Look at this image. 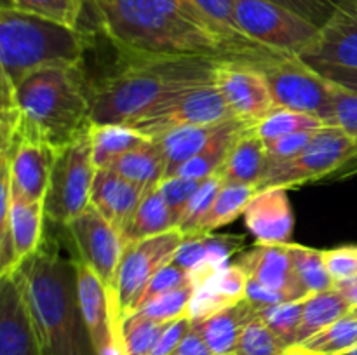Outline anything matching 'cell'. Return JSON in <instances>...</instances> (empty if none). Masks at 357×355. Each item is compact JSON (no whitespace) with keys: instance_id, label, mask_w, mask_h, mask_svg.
<instances>
[{"instance_id":"1","label":"cell","mask_w":357,"mask_h":355,"mask_svg":"<svg viewBox=\"0 0 357 355\" xmlns=\"http://www.w3.org/2000/svg\"><path fill=\"white\" fill-rule=\"evenodd\" d=\"M94 13L117 52L208 56L255 63L284 56L244 44L192 0H112Z\"/></svg>"},{"instance_id":"2","label":"cell","mask_w":357,"mask_h":355,"mask_svg":"<svg viewBox=\"0 0 357 355\" xmlns=\"http://www.w3.org/2000/svg\"><path fill=\"white\" fill-rule=\"evenodd\" d=\"M110 75L89 89L93 124L129 125L176 94L215 82L223 61L208 56L117 52Z\"/></svg>"},{"instance_id":"3","label":"cell","mask_w":357,"mask_h":355,"mask_svg":"<svg viewBox=\"0 0 357 355\" xmlns=\"http://www.w3.org/2000/svg\"><path fill=\"white\" fill-rule=\"evenodd\" d=\"M16 274L40 355H98L80 305L75 258L42 242Z\"/></svg>"},{"instance_id":"4","label":"cell","mask_w":357,"mask_h":355,"mask_svg":"<svg viewBox=\"0 0 357 355\" xmlns=\"http://www.w3.org/2000/svg\"><path fill=\"white\" fill-rule=\"evenodd\" d=\"M91 35L38 14L0 7V86L16 89L47 68H79Z\"/></svg>"},{"instance_id":"5","label":"cell","mask_w":357,"mask_h":355,"mask_svg":"<svg viewBox=\"0 0 357 355\" xmlns=\"http://www.w3.org/2000/svg\"><path fill=\"white\" fill-rule=\"evenodd\" d=\"M23 118L56 150L70 145L93 127L89 90L79 68H47L24 79L14 89Z\"/></svg>"},{"instance_id":"6","label":"cell","mask_w":357,"mask_h":355,"mask_svg":"<svg viewBox=\"0 0 357 355\" xmlns=\"http://www.w3.org/2000/svg\"><path fill=\"white\" fill-rule=\"evenodd\" d=\"M357 153V139L338 125L319 129L310 145L289 160H268L257 190L291 188L331 178Z\"/></svg>"},{"instance_id":"7","label":"cell","mask_w":357,"mask_h":355,"mask_svg":"<svg viewBox=\"0 0 357 355\" xmlns=\"http://www.w3.org/2000/svg\"><path fill=\"white\" fill-rule=\"evenodd\" d=\"M278 108L321 118L333 125L335 84L324 79L300 56H278L257 61Z\"/></svg>"},{"instance_id":"8","label":"cell","mask_w":357,"mask_h":355,"mask_svg":"<svg viewBox=\"0 0 357 355\" xmlns=\"http://www.w3.org/2000/svg\"><path fill=\"white\" fill-rule=\"evenodd\" d=\"M96 166L91 131L58 150L44 197L45 218L66 226L91 205Z\"/></svg>"},{"instance_id":"9","label":"cell","mask_w":357,"mask_h":355,"mask_svg":"<svg viewBox=\"0 0 357 355\" xmlns=\"http://www.w3.org/2000/svg\"><path fill=\"white\" fill-rule=\"evenodd\" d=\"M234 10L246 37L279 54L302 56L321 33L312 21L271 0H234Z\"/></svg>"},{"instance_id":"10","label":"cell","mask_w":357,"mask_h":355,"mask_svg":"<svg viewBox=\"0 0 357 355\" xmlns=\"http://www.w3.org/2000/svg\"><path fill=\"white\" fill-rule=\"evenodd\" d=\"M183 239L185 233L174 228L160 235L126 244L112 289V301L121 322L138 310L139 298L149 282L160 268L173 261Z\"/></svg>"},{"instance_id":"11","label":"cell","mask_w":357,"mask_h":355,"mask_svg":"<svg viewBox=\"0 0 357 355\" xmlns=\"http://www.w3.org/2000/svg\"><path fill=\"white\" fill-rule=\"evenodd\" d=\"M232 118L236 117L230 111L225 97L220 93L216 82H211L185 90L157 104L149 113L132 120L129 127L153 139L178 127L220 124Z\"/></svg>"},{"instance_id":"12","label":"cell","mask_w":357,"mask_h":355,"mask_svg":"<svg viewBox=\"0 0 357 355\" xmlns=\"http://www.w3.org/2000/svg\"><path fill=\"white\" fill-rule=\"evenodd\" d=\"M58 150L23 118L9 141L0 143V159L9 164L14 197L44 202Z\"/></svg>"},{"instance_id":"13","label":"cell","mask_w":357,"mask_h":355,"mask_svg":"<svg viewBox=\"0 0 357 355\" xmlns=\"http://www.w3.org/2000/svg\"><path fill=\"white\" fill-rule=\"evenodd\" d=\"M215 82L237 120L253 127L278 110L264 72L248 59H223Z\"/></svg>"},{"instance_id":"14","label":"cell","mask_w":357,"mask_h":355,"mask_svg":"<svg viewBox=\"0 0 357 355\" xmlns=\"http://www.w3.org/2000/svg\"><path fill=\"white\" fill-rule=\"evenodd\" d=\"M65 228L73 242L75 258L84 261L98 275L112 296L115 271L124 251L121 232L105 219L94 205H89Z\"/></svg>"},{"instance_id":"15","label":"cell","mask_w":357,"mask_h":355,"mask_svg":"<svg viewBox=\"0 0 357 355\" xmlns=\"http://www.w3.org/2000/svg\"><path fill=\"white\" fill-rule=\"evenodd\" d=\"M75 267L80 305L98 355H124L122 322L112 301L110 292L98 278V275L79 258H75Z\"/></svg>"},{"instance_id":"16","label":"cell","mask_w":357,"mask_h":355,"mask_svg":"<svg viewBox=\"0 0 357 355\" xmlns=\"http://www.w3.org/2000/svg\"><path fill=\"white\" fill-rule=\"evenodd\" d=\"M44 202L14 197L9 219L0 228V278L16 274L17 268L40 249L44 242Z\"/></svg>"},{"instance_id":"17","label":"cell","mask_w":357,"mask_h":355,"mask_svg":"<svg viewBox=\"0 0 357 355\" xmlns=\"http://www.w3.org/2000/svg\"><path fill=\"white\" fill-rule=\"evenodd\" d=\"M300 58L309 65L357 68V0H338L317 40Z\"/></svg>"},{"instance_id":"18","label":"cell","mask_w":357,"mask_h":355,"mask_svg":"<svg viewBox=\"0 0 357 355\" xmlns=\"http://www.w3.org/2000/svg\"><path fill=\"white\" fill-rule=\"evenodd\" d=\"M244 225L257 244H289L295 226L288 188L271 187L257 190L244 211Z\"/></svg>"},{"instance_id":"19","label":"cell","mask_w":357,"mask_h":355,"mask_svg":"<svg viewBox=\"0 0 357 355\" xmlns=\"http://www.w3.org/2000/svg\"><path fill=\"white\" fill-rule=\"evenodd\" d=\"M0 355H40L17 274L0 278Z\"/></svg>"},{"instance_id":"20","label":"cell","mask_w":357,"mask_h":355,"mask_svg":"<svg viewBox=\"0 0 357 355\" xmlns=\"http://www.w3.org/2000/svg\"><path fill=\"white\" fill-rule=\"evenodd\" d=\"M236 265L246 271L248 278L260 282L265 287L288 292L295 301L309 298L296 278L289 244H257L253 249L241 256Z\"/></svg>"},{"instance_id":"21","label":"cell","mask_w":357,"mask_h":355,"mask_svg":"<svg viewBox=\"0 0 357 355\" xmlns=\"http://www.w3.org/2000/svg\"><path fill=\"white\" fill-rule=\"evenodd\" d=\"M145 194L146 191L132 181L126 180L108 167H101L96 169L94 176L91 205H94L101 216L122 233L142 204Z\"/></svg>"},{"instance_id":"22","label":"cell","mask_w":357,"mask_h":355,"mask_svg":"<svg viewBox=\"0 0 357 355\" xmlns=\"http://www.w3.org/2000/svg\"><path fill=\"white\" fill-rule=\"evenodd\" d=\"M258 317V308L250 301L230 305L220 310L215 315L208 317L199 322H192V327L204 338L208 347L215 355H234L241 334Z\"/></svg>"},{"instance_id":"23","label":"cell","mask_w":357,"mask_h":355,"mask_svg":"<svg viewBox=\"0 0 357 355\" xmlns=\"http://www.w3.org/2000/svg\"><path fill=\"white\" fill-rule=\"evenodd\" d=\"M267 164L268 155L265 143L255 134L253 127H248L236 139L220 171H222L225 183L251 184V187L258 188L265 169H267Z\"/></svg>"},{"instance_id":"24","label":"cell","mask_w":357,"mask_h":355,"mask_svg":"<svg viewBox=\"0 0 357 355\" xmlns=\"http://www.w3.org/2000/svg\"><path fill=\"white\" fill-rule=\"evenodd\" d=\"M229 122V120H227ZM225 122L204 125H187L153 138L166 160V178H171L185 162L201 153L215 139Z\"/></svg>"},{"instance_id":"25","label":"cell","mask_w":357,"mask_h":355,"mask_svg":"<svg viewBox=\"0 0 357 355\" xmlns=\"http://www.w3.org/2000/svg\"><path fill=\"white\" fill-rule=\"evenodd\" d=\"M108 169L115 171L122 178L132 181L145 191H149L159 187L160 181L166 178L167 167L159 145H157L155 139H152L146 145L117 157L108 166Z\"/></svg>"},{"instance_id":"26","label":"cell","mask_w":357,"mask_h":355,"mask_svg":"<svg viewBox=\"0 0 357 355\" xmlns=\"http://www.w3.org/2000/svg\"><path fill=\"white\" fill-rule=\"evenodd\" d=\"M178 228L173 211L169 209L167 202L164 200L159 187L152 188L145 194L142 204L138 205L132 218L129 219L128 226L121 233L124 246L135 240L149 239V237L160 235L169 230Z\"/></svg>"},{"instance_id":"27","label":"cell","mask_w":357,"mask_h":355,"mask_svg":"<svg viewBox=\"0 0 357 355\" xmlns=\"http://www.w3.org/2000/svg\"><path fill=\"white\" fill-rule=\"evenodd\" d=\"M91 141H93L94 166H96V169H101V167L110 166L117 157L150 143L152 138L142 134L129 125L93 124Z\"/></svg>"},{"instance_id":"28","label":"cell","mask_w":357,"mask_h":355,"mask_svg":"<svg viewBox=\"0 0 357 355\" xmlns=\"http://www.w3.org/2000/svg\"><path fill=\"white\" fill-rule=\"evenodd\" d=\"M351 312V303L335 287L323 292H316V294H310L305 299V305H303L302 326H300L296 345L303 343L310 336H314L316 333L323 331L324 327L331 326L333 322L340 320L342 317L349 315Z\"/></svg>"},{"instance_id":"29","label":"cell","mask_w":357,"mask_h":355,"mask_svg":"<svg viewBox=\"0 0 357 355\" xmlns=\"http://www.w3.org/2000/svg\"><path fill=\"white\" fill-rule=\"evenodd\" d=\"M255 194H257V187H251V184H223L195 233H211L220 226L232 223L234 219H237V216L244 214Z\"/></svg>"},{"instance_id":"30","label":"cell","mask_w":357,"mask_h":355,"mask_svg":"<svg viewBox=\"0 0 357 355\" xmlns=\"http://www.w3.org/2000/svg\"><path fill=\"white\" fill-rule=\"evenodd\" d=\"M289 251H291L296 278L305 289L307 294L310 296L335 287V281L328 271L326 261H324V251L298 246V244H289Z\"/></svg>"},{"instance_id":"31","label":"cell","mask_w":357,"mask_h":355,"mask_svg":"<svg viewBox=\"0 0 357 355\" xmlns=\"http://www.w3.org/2000/svg\"><path fill=\"white\" fill-rule=\"evenodd\" d=\"M296 347L316 355L345 354L357 347V317L349 313Z\"/></svg>"},{"instance_id":"32","label":"cell","mask_w":357,"mask_h":355,"mask_svg":"<svg viewBox=\"0 0 357 355\" xmlns=\"http://www.w3.org/2000/svg\"><path fill=\"white\" fill-rule=\"evenodd\" d=\"M326 125V122H323L317 117H312V115L278 108L268 117H265L264 120L253 125V131L261 141L268 143L282 138V136L295 134V132L317 131V129H323Z\"/></svg>"},{"instance_id":"33","label":"cell","mask_w":357,"mask_h":355,"mask_svg":"<svg viewBox=\"0 0 357 355\" xmlns=\"http://www.w3.org/2000/svg\"><path fill=\"white\" fill-rule=\"evenodd\" d=\"M305 299L260 306L258 308V317L267 324L268 329L288 348L295 347L296 341H298V331L300 326H302Z\"/></svg>"},{"instance_id":"34","label":"cell","mask_w":357,"mask_h":355,"mask_svg":"<svg viewBox=\"0 0 357 355\" xmlns=\"http://www.w3.org/2000/svg\"><path fill=\"white\" fill-rule=\"evenodd\" d=\"M166 324L132 313L122 322V350L124 355H152L157 340Z\"/></svg>"},{"instance_id":"35","label":"cell","mask_w":357,"mask_h":355,"mask_svg":"<svg viewBox=\"0 0 357 355\" xmlns=\"http://www.w3.org/2000/svg\"><path fill=\"white\" fill-rule=\"evenodd\" d=\"M86 0H2L0 7L38 14L47 19L58 21L66 26L79 28Z\"/></svg>"},{"instance_id":"36","label":"cell","mask_w":357,"mask_h":355,"mask_svg":"<svg viewBox=\"0 0 357 355\" xmlns=\"http://www.w3.org/2000/svg\"><path fill=\"white\" fill-rule=\"evenodd\" d=\"M288 350L289 348L268 329L267 324L257 317L241 334L234 355H286Z\"/></svg>"},{"instance_id":"37","label":"cell","mask_w":357,"mask_h":355,"mask_svg":"<svg viewBox=\"0 0 357 355\" xmlns=\"http://www.w3.org/2000/svg\"><path fill=\"white\" fill-rule=\"evenodd\" d=\"M223 184H225V180H223L222 171L204 178V181H202V184L199 187V190L195 191V195L192 197L190 204H188L187 211H185L183 214V219H181L180 223V230L185 235L197 232L199 225H201L204 216L209 212V209H211L213 202H215L216 195L222 190Z\"/></svg>"},{"instance_id":"38","label":"cell","mask_w":357,"mask_h":355,"mask_svg":"<svg viewBox=\"0 0 357 355\" xmlns=\"http://www.w3.org/2000/svg\"><path fill=\"white\" fill-rule=\"evenodd\" d=\"M192 294H194V285L187 284L183 287H178L174 291L152 299L136 313L146 317V319L157 320V322H171V320H176L180 317H187Z\"/></svg>"},{"instance_id":"39","label":"cell","mask_w":357,"mask_h":355,"mask_svg":"<svg viewBox=\"0 0 357 355\" xmlns=\"http://www.w3.org/2000/svg\"><path fill=\"white\" fill-rule=\"evenodd\" d=\"M333 125H338L349 134L357 139V94L335 84V97H333ZM357 173V153L354 159L349 160L335 178H347Z\"/></svg>"},{"instance_id":"40","label":"cell","mask_w":357,"mask_h":355,"mask_svg":"<svg viewBox=\"0 0 357 355\" xmlns=\"http://www.w3.org/2000/svg\"><path fill=\"white\" fill-rule=\"evenodd\" d=\"M202 181L204 180H188V178L171 176L164 178L159 183L160 194H162L164 200L167 202L169 209L173 211L174 219L178 223V228H180V223L183 219V214L187 211L188 204H190L192 197L199 190Z\"/></svg>"},{"instance_id":"41","label":"cell","mask_w":357,"mask_h":355,"mask_svg":"<svg viewBox=\"0 0 357 355\" xmlns=\"http://www.w3.org/2000/svg\"><path fill=\"white\" fill-rule=\"evenodd\" d=\"M204 284L211 285L230 305H236V303L246 299L248 275L239 265H227L222 270L216 271L209 281H206Z\"/></svg>"},{"instance_id":"42","label":"cell","mask_w":357,"mask_h":355,"mask_svg":"<svg viewBox=\"0 0 357 355\" xmlns=\"http://www.w3.org/2000/svg\"><path fill=\"white\" fill-rule=\"evenodd\" d=\"M187 284H192L187 271L171 261V263H167L166 267L160 268V270L153 275L152 281L149 282L146 289L143 291L142 298H139L138 310L142 308V306H145L146 303L152 301V299L159 298V296L166 294V292L174 291V289L178 287H183V285ZM138 310H136V312H138Z\"/></svg>"},{"instance_id":"43","label":"cell","mask_w":357,"mask_h":355,"mask_svg":"<svg viewBox=\"0 0 357 355\" xmlns=\"http://www.w3.org/2000/svg\"><path fill=\"white\" fill-rule=\"evenodd\" d=\"M206 16L211 17L218 26H222L223 30L229 31L230 35H234L236 38L243 40L244 44L257 45V47H264L258 42L251 40L250 37L243 33V30L239 28L236 19V10H234V0H192ZM272 51V49H271Z\"/></svg>"},{"instance_id":"44","label":"cell","mask_w":357,"mask_h":355,"mask_svg":"<svg viewBox=\"0 0 357 355\" xmlns=\"http://www.w3.org/2000/svg\"><path fill=\"white\" fill-rule=\"evenodd\" d=\"M271 2L288 7V9L295 10L296 14L323 28L333 16L338 0H271Z\"/></svg>"},{"instance_id":"45","label":"cell","mask_w":357,"mask_h":355,"mask_svg":"<svg viewBox=\"0 0 357 355\" xmlns=\"http://www.w3.org/2000/svg\"><path fill=\"white\" fill-rule=\"evenodd\" d=\"M317 131L295 132V134L282 136V138L274 139V141L265 143L268 160H289L293 157L300 155L310 145Z\"/></svg>"},{"instance_id":"46","label":"cell","mask_w":357,"mask_h":355,"mask_svg":"<svg viewBox=\"0 0 357 355\" xmlns=\"http://www.w3.org/2000/svg\"><path fill=\"white\" fill-rule=\"evenodd\" d=\"M324 261L335 284L357 277V247L354 246L324 251Z\"/></svg>"},{"instance_id":"47","label":"cell","mask_w":357,"mask_h":355,"mask_svg":"<svg viewBox=\"0 0 357 355\" xmlns=\"http://www.w3.org/2000/svg\"><path fill=\"white\" fill-rule=\"evenodd\" d=\"M192 320L188 317H180L176 320H171L169 324H166L164 331L160 333L159 340H157L155 348H153L152 355H171L174 348L180 345V341L183 340L185 334L190 331Z\"/></svg>"},{"instance_id":"48","label":"cell","mask_w":357,"mask_h":355,"mask_svg":"<svg viewBox=\"0 0 357 355\" xmlns=\"http://www.w3.org/2000/svg\"><path fill=\"white\" fill-rule=\"evenodd\" d=\"M246 299H250L257 308H260V306H268V305H279V303L295 301V299L291 298V294H288V292L265 287L264 284L253 281V278H248Z\"/></svg>"},{"instance_id":"49","label":"cell","mask_w":357,"mask_h":355,"mask_svg":"<svg viewBox=\"0 0 357 355\" xmlns=\"http://www.w3.org/2000/svg\"><path fill=\"white\" fill-rule=\"evenodd\" d=\"M330 82L337 84V86L344 87V89L351 90L357 94V68H347V66H337V65H310Z\"/></svg>"},{"instance_id":"50","label":"cell","mask_w":357,"mask_h":355,"mask_svg":"<svg viewBox=\"0 0 357 355\" xmlns=\"http://www.w3.org/2000/svg\"><path fill=\"white\" fill-rule=\"evenodd\" d=\"M171 355H215V354H213L211 348L208 347L204 338H202L194 327H190V331L185 334V338L180 341V345L174 348Z\"/></svg>"},{"instance_id":"51","label":"cell","mask_w":357,"mask_h":355,"mask_svg":"<svg viewBox=\"0 0 357 355\" xmlns=\"http://www.w3.org/2000/svg\"><path fill=\"white\" fill-rule=\"evenodd\" d=\"M335 289H337V291L340 292V294L344 296L349 303H351L352 308H356L357 306V277H352V278H349V281H344V282H337V284H335Z\"/></svg>"},{"instance_id":"52","label":"cell","mask_w":357,"mask_h":355,"mask_svg":"<svg viewBox=\"0 0 357 355\" xmlns=\"http://www.w3.org/2000/svg\"><path fill=\"white\" fill-rule=\"evenodd\" d=\"M87 2H89V6L93 7L94 10H96V9H100V7H103V6H107V3H110L112 0H87Z\"/></svg>"},{"instance_id":"53","label":"cell","mask_w":357,"mask_h":355,"mask_svg":"<svg viewBox=\"0 0 357 355\" xmlns=\"http://www.w3.org/2000/svg\"><path fill=\"white\" fill-rule=\"evenodd\" d=\"M286 355H316V354H310V352L302 350V348H298V347H291Z\"/></svg>"},{"instance_id":"54","label":"cell","mask_w":357,"mask_h":355,"mask_svg":"<svg viewBox=\"0 0 357 355\" xmlns=\"http://www.w3.org/2000/svg\"><path fill=\"white\" fill-rule=\"evenodd\" d=\"M342 355H357V347H356V348H352V350L345 352V354H342Z\"/></svg>"},{"instance_id":"55","label":"cell","mask_w":357,"mask_h":355,"mask_svg":"<svg viewBox=\"0 0 357 355\" xmlns=\"http://www.w3.org/2000/svg\"><path fill=\"white\" fill-rule=\"evenodd\" d=\"M352 315H354V317H357V306H356V308H352Z\"/></svg>"},{"instance_id":"56","label":"cell","mask_w":357,"mask_h":355,"mask_svg":"<svg viewBox=\"0 0 357 355\" xmlns=\"http://www.w3.org/2000/svg\"><path fill=\"white\" fill-rule=\"evenodd\" d=\"M86 2H87V0H86Z\"/></svg>"}]
</instances>
